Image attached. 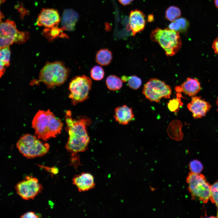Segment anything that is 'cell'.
<instances>
[{
  "label": "cell",
  "mask_w": 218,
  "mask_h": 218,
  "mask_svg": "<svg viewBox=\"0 0 218 218\" xmlns=\"http://www.w3.org/2000/svg\"><path fill=\"white\" fill-rule=\"evenodd\" d=\"M65 113L66 128L69 135L66 149L71 155L85 151L90 142L87 127L91 124V119L85 116L73 118L70 111Z\"/></svg>",
  "instance_id": "obj_1"
},
{
  "label": "cell",
  "mask_w": 218,
  "mask_h": 218,
  "mask_svg": "<svg viewBox=\"0 0 218 218\" xmlns=\"http://www.w3.org/2000/svg\"><path fill=\"white\" fill-rule=\"evenodd\" d=\"M32 126L37 137L46 141L60 134L63 124L61 120L49 110H41L34 117Z\"/></svg>",
  "instance_id": "obj_2"
},
{
  "label": "cell",
  "mask_w": 218,
  "mask_h": 218,
  "mask_svg": "<svg viewBox=\"0 0 218 218\" xmlns=\"http://www.w3.org/2000/svg\"><path fill=\"white\" fill-rule=\"evenodd\" d=\"M150 37L151 41L159 44L167 56L174 55L182 46L179 33L168 28H156L151 32Z\"/></svg>",
  "instance_id": "obj_3"
},
{
  "label": "cell",
  "mask_w": 218,
  "mask_h": 218,
  "mask_svg": "<svg viewBox=\"0 0 218 218\" xmlns=\"http://www.w3.org/2000/svg\"><path fill=\"white\" fill-rule=\"evenodd\" d=\"M69 73L70 70L62 62H48L41 71L38 81L43 82L49 88H53L64 83Z\"/></svg>",
  "instance_id": "obj_4"
},
{
  "label": "cell",
  "mask_w": 218,
  "mask_h": 218,
  "mask_svg": "<svg viewBox=\"0 0 218 218\" xmlns=\"http://www.w3.org/2000/svg\"><path fill=\"white\" fill-rule=\"evenodd\" d=\"M37 137L29 134L22 136L18 141L16 146L20 152L29 158L42 156L49 151L50 145L43 143Z\"/></svg>",
  "instance_id": "obj_5"
},
{
  "label": "cell",
  "mask_w": 218,
  "mask_h": 218,
  "mask_svg": "<svg viewBox=\"0 0 218 218\" xmlns=\"http://www.w3.org/2000/svg\"><path fill=\"white\" fill-rule=\"evenodd\" d=\"M187 182L192 199L198 200L204 203L208 202L210 197L211 185L203 175L190 172Z\"/></svg>",
  "instance_id": "obj_6"
},
{
  "label": "cell",
  "mask_w": 218,
  "mask_h": 218,
  "mask_svg": "<svg viewBox=\"0 0 218 218\" xmlns=\"http://www.w3.org/2000/svg\"><path fill=\"white\" fill-rule=\"evenodd\" d=\"M0 35V48L9 46L14 43H23L29 37L27 32L18 31L15 22L9 20L1 23Z\"/></svg>",
  "instance_id": "obj_7"
},
{
  "label": "cell",
  "mask_w": 218,
  "mask_h": 218,
  "mask_svg": "<svg viewBox=\"0 0 218 218\" xmlns=\"http://www.w3.org/2000/svg\"><path fill=\"white\" fill-rule=\"evenodd\" d=\"M92 85L91 79L84 75L76 76L69 83V97L72 104L75 105L86 100Z\"/></svg>",
  "instance_id": "obj_8"
},
{
  "label": "cell",
  "mask_w": 218,
  "mask_h": 218,
  "mask_svg": "<svg viewBox=\"0 0 218 218\" xmlns=\"http://www.w3.org/2000/svg\"><path fill=\"white\" fill-rule=\"evenodd\" d=\"M171 92L170 86L156 78L149 80L144 86L142 91L147 99L156 102H159L162 98H170Z\"/></svg>",
  "instance_id": "obj_9"
},
{
  "label": "cell",
  "mask_w": 218,
  "mask_h": 218,
  "mask_svg": "<svg viewBox=\"0 0 218 218\" xmlns=\"http://www.w3.org/2000/svg\"><path fill=\"white\" fill-rule=\"evenodd\" d=\"M17 194L23 199H33L43 189L38 179L31 176H27L15 186Z\"/></svg>",
  "instance_id": "obj_10"
},
{
  "label": "cell",
  "mask_w": 218,
  "mask_h": 218,
  "mask_svg": "<svg viewBox=\"0 0 218 218\" xmlns=\"http://www.w3.org/2000/svg\"><path fill=\"white\" fill-rule=\"evenodd\" d=\"M187 107L192 113L193 117L197 119L205 116L211 105L200 97L194 96L192 97L191 102L188 104Z\"/></svg>",
  "instance_id": "obj_11"
},
{
  "label": "cell",
  "mask_w": 218,
  "mask_h": 218,
  "mask_svg": "<svg viewBox=\"0 0 218 218\" xmlns=\"http://www.w3.org/2000/svg\"><path fill=\"white\" fill-rule=\"evenodd\" d=\"M61 19L58 11L53 8H44L39 15L37 24L39 26L50 28L57 25Z\"/></svg>",
  "instance_id": "obj_12"
},
{
  "label": "cell",
  "mask_w": 218,
  "mask_h": 218,
  "mask_svg": "<svg viewBox=\"0 0 218 218\" xmlns=\"http://www.w3.org/2000/svg\"><path fill=\"white\" fill-rule=\"evenodd\" d=\"M145 16L141 11L135 9L131 10L130 13L128 23V30L131 31V35H135L142 31L146 25Z\"/></svg>",
  "instance_id": "obj_13"
},
{
  "label": "cell",
  "mask_w": 218,
  "mask_h": 218,
  "mask_svg": "<svg viewBox=\"0 0 218 218\" xmlns=\"http://www.w3.org/2000/svg\"><path fill=\"white\" fill-rule=\"evenodd\" d=\"M72 183L80 192L93 189L95 185L93 176L88 172L82 173L75 175L73 178Z\"/></svg>",
  "instance_id": "obj_14"
},
{
  "label": "cell",
  "mask_w": 218,
  "mask_h": 218,
  "mask_svg": "<svg viewBox=\"0 0 218 218\" xmlns=\"http://www.w3.org/2000/svg\"><path fill=\"white\" fill-rule=\"evenodd\" d=\"M201 88L200 83L197 78H188L181 85L176 87L175 90L178 93L183 92L192 97L198 93Z\"/></svg>",
  "instance_id": "obj_15"
},
{
  "label": "cell",
  "mask_w": 218,
  "mask_h": 218,
  "mask_svg": "<svg viewBox=\"0 0 218 218\" xmlns=\"http://www.w3.org/2000/svg\"><path fill=\"white\" fill-rule=\"evenodd\" d=\"M114 117L119 124L126 125L133 120L134 115L131 108L124 105L115 108Z\"/></svg>",
  "instance_id": "obj_16"
},
{
  "label": "cell",
  "mask_w": 218,
  "mask_h": 218,
  "mask_svg": "<svg viewBox=\"0 0 218 218\" xmlns=\"http://www.w3.org/2000/svg\"><path fill=\"white\" fill-rule=\"evenodd\" d=\"M78 18L77 13L73 10L70 9L65 10L63 13L61 21L63 30H73Z\"/></svg>",
  "instance_id": "obj_17"
},
{
  "label": "cell",
  "mask_w": 218,
  "mask_h": 218,
  "mask_svg": "<svg viewBox=\"0 0 218 218\" xmlns=\"http://www.w3.org/2000/svg\"><path fill=\"white\" fill-rule=\"evenodd\" d=\"M182 127V124L180 121L175 120L172 121L167 129V132L170 137L177 141L181 140L183 137L181 130Z\"/></svg>",
  "instance_id": "obj_18"
},
{
  "label": "cell",
  "mask_w": 218,
  "mask_h": 218,
  "mask_svg": "<svg viewBox=\"0 0 218 218\" xmlns=\"http://www.w3.org/2000/svg\"><path fill=\"white\" fill-rule=\"evenodd\" d=\"M112 59L111 52L107 49H102L97 51L95 59L97 62L101 66L109 64Z\"/></svg>",
  "instance_id": "obj_19"
},
{
  "label": "cell",
  "mask_w": 218,
  "mask_h": 218,
  "mask_svg": "<svg viewBox=\"0 0 218 218\" xmlns=\"http://www.w3.org/2000/svg\"><path fill=\"white\" fill-rule=\"evenodd\" d=\"M188 20L184 17L179 18L171 22L169 25L168 28L179 32H183L187 31L190 26Z\"/></svg>",
  "instance_id": "obj_20"
},
{
  "label": "cell",
  "mask_w": 218,
  "mask_h": 218,
  "mask_svg": "<svg viewBox=\"0 0 218 218\" xmlns=\"http://www.w3.org/2000/svg\"><path fill=\"white\" fill-rule=\"evenodd\" d=\"M106 83L108 89L113 91L120 90L122 86L121 79L114 75H109L107 78Z\"/></svg>",
  "instance_id": "obj_21"
},
{
  "label": "cell",
  "mask_w": 218,
  "mask_h": 218,
  "mask_svg": "<svg viewBox=\"0 0 218 218\" xmlns=\"http://www.w3.org/2000/svg\"><path fill=\"white\" fill-rule=\"evenodd\" d=\"M122 81L127 82L128 86L134 90L138 89L141 86V80L139 78L135 75L127 77L123 76L121 78Z\"/></svg>",
  "instance_id": "obj_22"
},
{
  "label": "cell",
  "mask_w": 218,
  "mask_h": 218,
  "mask_svg": "<svg viewBox=\"0 0 218 218\" xmlns=\"http://www.w3.org/2000/svg\"><path fill=\"white\" fill-rule=\"evenodd\" d=\"M181 15V12L179 8L174 6H171L167 9L165 17L167 20L172 22L179 18Z\"/></svg>",
  "instance_id": "obj_23"
},
{
  "label": "cell",
  "mask_w": 218,
  "mask_h": 218,
  "mask_svg": "<svg viewBox=\"0 0 218 218\" xmlns=\"http://www.w3.org/2000/svg\"><path fill=\"white\" fill-rule=\"evenodd\" d=\"M177 94L176 98L170 100L167 103V107L169 110L171 112L176 113L178 111L180 108L183 104L181 100V96L180 94L178 93Z\"/></svg>",
  "instance_id": "obj_24"
},
{
  "label": "cell",
  "mask_w": 218,
  "mask_h": 218,
  "mask_svg": "<svg viewBox=\"0 0 218 218\" xmlns=\"http://www.w3.org/2000/svg\"><path fill=\"white\" fill-rule=\"evenodd\" d=\"M62 28H59L57 25L50 28H46L43 31V33L49 39L51 40L58 36L61 34H63Z\"/></svg>",
  "instance_id": "obj_25"
},
{
  "label": "cell",
  "mask_w": 218,
  "mask_h": 218,
  "mask_svg": "<svg viewBox=\"0 0 218 218\" xmlns=\"http://www.w3.org/2000/svg\"><path fill=\"white\" fill-rule=\"evenodd\" d=\"M210 200L217 207V217H218V180L211 185Z\"/></svg>",
  "instance_id": "obj_26"
},
{
  "label": "cell",
  "mask_w": 218,
  "mask_h": 218,
  "mask_svg": "<svg viewBox=\"0 0 218 218\" xmlns=\"http://www.w3.org/2000/svg\"><path fill=\"white\" fill-rule=\"evenodd\" d=\"M91 76L94 80L100 81L102 80L104 75V72L102 67L95 66L93 67L91 71Z\"/></svg>",
  "instance_id": "obj_27"
},
{
  "label": "cell",
  "mask_w": 218,
  "mask_h": 218,
  "mask_svg": "<svg viewBox=\"0 0 218 218\" xmlns=\"http://www.w3.org/2000/svg\"><path fill=\"white\" fill-rule=\"evenodd\" d=\"M11 51L9 46L0 48V61L7 67L10 65Z\"/></svg>",
  "instance_id": "obj_28"
},
{
  "label": "cell",
  "mask_w": 218,
  "mask_h": 218,
  "mask_svg": "<svg viewBox=\"0 0 218 218\" xmlns=\"http://www.w3.org/2000/svg\"><path fill=\"white\" fill-rule=\"evenodd\" d=\"M189 167L191 172L197 174L200 173L203 168L201 162L196 160H193L190 162Z\"/></svg>",
  "instance_id": "obj_29"
},
{
  "label": "cell",
  "mask_w": 218,
  "mask_h": 218,
  "mask_svg": "<svg viewBox=\"0 0 218 218\" xmlns=\"http://www.w3.org/2000/svg\"><path fill=\"white\" fill-rule=\"evenodd\" d=\"M80 158L77 154L71 155V164L77 167L80 164Z\"/></svg>",
  "instance_id": "obj_30"
},
{
  "label": "cell",
  "mask_w": 218,
  "mask_h": 218,
  "mask_svg": "<svg viewBox=\"0 0 218 218\" xmlns=\"http://www.w3.org/2000/svg\"><path fill=\"white\" fill-rule=\"evenodd\" d=\"M38 166L41 168L44 169L53 175L57 174L58 172V168L55 167H50L40 165H38Z\"/></svg>",
  "instance_id": "obj_31"
},
{
  "label": "cell",
  "mask_w": 218,
  "mask_h": 218,
  "mask_svg": "<svg viewBox=\"0 0 218 218\" xmlns=\"http://www.w3.org/2000/svg\"><path fill=\"white\" fill-rule=\"evenodd\" d=\"M21 218H39V216L37 215L35 213L32 211L28 212L21 216Z\"/></svg>",
  "instance_id": "obj_32"
},
{
  "label": "cell",
  "mask_w": 218,
  "mask_h": 218,
  "mask_svg": "<svg viewBox=\"0 0 218 218\" xmlns=\"http://www.w3.org/2000/svg\"><path fill=\"white\" fill-rule=\"evenodd\" d=\"M212 48L215 53L218 54V37L214 41L212 45Z\"/></svg>",
  "instance_id": "obj_33"
},
{
  "label": "cell",
  "mask_w": 218,
  "mask_h": 218,
  "mask_svg": "<svg viewBox=\"0 0 218 218\" xmlns=\"http://www.w3.org/2000/svg\"><path fill=\"white\" fill-rule=\"evenodd\" d=\"M6 67L5 64L2 61H0V77H1L2 75H3L5 73V67Z\"/></svg>",
  "instance_id": "obj_34"
},
{
  "label": "cell",
  "mask_w": 218,
  "mask_h": 218,
  "mask_svg": "<svg viewBox=\"0 0 218 218\" xmlns=\"http://www.w3.org/2000/svg\"><path fill=\"white\" fill-rule=\"evenodd\" d=\"M134 0H118L119 2L122 5H126L130 4Z\"/></svg>",
  "instance_id": "obj_35"
},
{
  "label": "cell",
  "mask_w": 218,
  "mask_h": 218,
  "mask_svg": "<svg viewBox=\"0 0 218 218\" xmlns=\"http://www.w3.org/2000/svg\"><path fill=\"white\" fill-rule=\"evenodd\" d=\"M147 21L148 22H152L154 20V17L152 14H150L148 15V17Z\"/></svg>",
  "instance_id": "obj_36"
},
{
  "label": "cell",
  "mask_w": 218,
  "mask_h": 218,
  "mask_svg": "<svg viewBox=\"0 0 218 218\" xmlns=\"http://www.w3.org/2000/svg\"><path fill=\"white\" fill-rule=\"evenodd\" d=\"M216 7L218 8V0H214Z\"/></svg>",
  "instance_id": "obj_37"
},
{
  "label": "cell",
  "mask_w": 218,
  "mask_h": 218,
  "mask_svg": "<svg viewBox=\"0 0 218 218\" xmlns=\"http://www.w3.org/2000/svg\"><path fill=\"white\" fill-rule=\"evenodd\" d=\"M216 104L218 107L217 111L218 112V97L217 98V100L216 102Z\"/></svg>",
  "instance_id": "obj_38"
}]
</instances>
